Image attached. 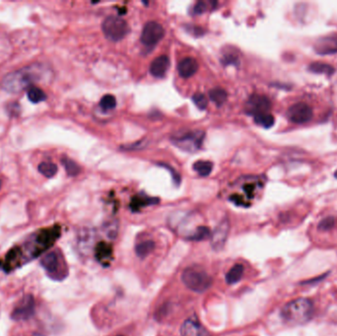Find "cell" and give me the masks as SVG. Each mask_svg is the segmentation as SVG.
Returning <instances> with one entry per match:
<instances>
[{
  "instance_id": "cell-8",
  "label": "cell",
  "mask_w": 337,
  "mask_h": 336,
  "mask_svg": "<svg viewBox=\"0 0 337 336\" xmlns=\"http://www.w3.org/2000/svg\"><path fill=\"white\" fill-rule=\"evenodd\" d=\"M36 312V301L33 295L22 297L16 304L11 313V319L15 322H26L34 317Z\"/></svg>"
},
{
  "instance_id": "cell-7",
  "label": "cell",
  "mask_w": 337,
  "mask_h": 336,
  "mask_svg": "<svg viewBox=\"0 0 337 336\" xmlns=\"http://www.w3.org/2000/svg\"><path fill=\"white\" fill-rule=\"evenodd\" d=\"M205 133L201 130H191L177 133L172 137V143L184 151L196 152L201 148Z\"/></svg>"
},
{
  "instance_id": "cell-30",
  "label": "cell",
  "mask_w": 337,
  "mask_h": 336,
  "mask_svg": "<svg viewBox=\"0 0 337 336\" xmlns=\"http://www.w3.org/2000/svg\"><path fill=\"white\" fill-rule=\"evenodd\" d=\"M193 13L203 14L208 9V4L205 1H198L193 6Z\"/></svg>"
},
{
  "instance_id": "cell-28",
  "label": "cell",
  "mask_w": 337,
  "mask_h": 336,
  "mask_svg": "<svg viewBox=\"0 0 337 336\" xmlns=\"http://www.w3.org/2000/svg\"><path fill=\"white\" fill-rule=\"evenodd\" d=\"M192 101L195 104V106L200 109H205L208 106V100L203 93H196L193 95Z\"/></svg>"
},
{
  "instance_id": "cell-6",
  "label": "cell",
  "mask_w": 337,
  "mask_h": 336,
  "mask_svg": "<svg viewBox=\"0 0 337 336\" xmlns=\"http://www.w3.org/2000/svg\"><path fill=\"white\" fill-rule=\"evenodd\" d=\"M102 29L105 37L111 41L122 40L129 33L126 21L118 16L107 17L102 24Z\"/></svg>"
},
{
  "instance_id": "cell-18",
  "label": "cell",
  "mask_w": 337,
  "mask_h": 336,
  "mask_svg": "<svg viewBox=\"0 0 337 336\" xmlns=\"http://www.w3.org/2000/svg\"><path fill=\"white\" fill-rule=\"evenodd\" d=\"M209 98L217 107H221L226 103L228 94L221 88H214L209 92Z\"/></svg>"
},
{
  "instance_id": "cell-26",
  "label": "cell",
  "mask_w": 337,
  "mask_h": 336,
  "mask_svg": "<svg viewBox=\"0 0 337 336\" xmlns=\"http://www.w3.org/2000/svg\"><path fill=\"white\" fill-rule=\"evenodd\" d=\"M117 106V100L113 95H106L101 99L100 107L104 110H110L116 108Z\"/></svg>"
},
{
  "instance_id": "cell-15",
  "label": "cell",
  "mask_w": 337,
  "mask_h": 336,
  "mask_svg": "<svg viewBox=\"0 0 337 336\" xmlns=\"http://www.w3.org/2000/svg\"><path fill=\"white\" fill-rule=\"evenodd\" d=\"M170 68V59L167 55H161L156 57L150 65V73L157 78L165 76Z\"/></svg>"
},
{
  "instance_id": "cell-11",
  "label": "cell",
  "mask_w": 337,
  "mask_h": 336,
  "mask_svg": "<svg viewBox=\"0 0 337 336\" xmlns=\"http://www.w3.org/2000/svg\"><path fill=\"white\" fill-rule=\"evenodd\" d=\"M271 108V102L269 99L263 95H253L246 102L245 110L249 115L254 116V118L262 115L267 114Z\"/></svg>"
},
{
  "instance_id": "cell-16",
  "label": "cell",
  "mask_w": 337,
  "mask_h": 336,
  "mask_svg": "<svg viewBox=\"0 0 337 336\" xmlns=\"http://www.w3.org/2000/svg\"><path fill=\"white\" fill-rule=\"evenodd\" d=\"M229 231V222L227 220H223L215 229L212 237V245L215 250H220L227 239Z\"/></svg>"
},
{
  "instance_id": "cell-19",
  "label": "cell",
  "mask_w": 337,
  "mask_h": 336,
  "mask_svg": "<svg viewBox=\"0 0 337 336\" xmlns=\"http://www.w3.org/2000/svg\"><path fill=\"white\" fill-rule=\"evenodd\" d=\"M244 267L242 264H236L232 268L230 269L229 272L226 275V281L229 284H235L239 282L241 278L243 277Z\"/></svg>"
},
{
  "instance_id": "cell-4",
  "label": "cell",
  "mask_w": 337,
  "mask_h": 336,
  "mask_svg": "<svg viewBox=\"0 0 337 336\" xmlns=\"http://www.w3.org/2000/svg\"><path fill=\"white\" fill-rule=\"evenodd\" d=\"M40 263L48 276L55 281H61L68 275L66 261L59 250H54L43 255Z\"/></svg>"
},
{
  "instance_id": "cell-9",
  "label": "cell",
  "mask_w": 337,
  "mask_h": 336,
  "mask_svg": "<svg viewBox=\"0 0 337 336\" xmlns=\"http://www.w3.org/2000/svg\"><path fill=\"white\" fill-rule=\"evenodd\" d=\"M165 36V30L161 24L157 22H148L142 30L141 42L146 47H154Z\"/></svg>"
},
{
  "instance_id": "cell-32",
  "label": "cell",
  "mask_w": 337,
  "mask_h": 336,
  "mask_svg": "<svg viewBox=\"0 0 337 336\" xmlns=\"http://www.w3.org/2000/svg\"><path fill=\"white\" fill-rule=\"evenodd\" d=\"M1 187H2V182L0 181V188H1Z\"/></svg>"
},
{
  "instance_id": "cell-1",
  "label": "cell",
  "mask_w": 337,
  "mask_h": 336,
  "mask_svg": "<svg viewBox=\"0 0 337 336\" xmlns=\"http://www.w3.org/2000/svg\"><path fill=\"white\" fill-rule=\"evenodd\" d=\"M46 73L47 69L42 64L35 63L8 73L3 77L0 86L7 93L18 94L34 87L35 83L42 81Z\"/></svg>"
},
{
  "instance_id": "cell-21",
  "label": "cell",
  "mask_w": 337,
  "mask_h": 336,
  "mask_svg": "<svg viewBox=\"0 0 337 336\" xmlns=\"http://www.w3.org/2000/svg\"><path fill=\"white\" fill-rule=\"evenodd\" d=\"M193 170L201 176H207L213 170V163L210 161L195 162L193 164Z\"/></svg>"
},
{
  "instance_id": "cell-13",
  "label": "cell",
  "mask_w": 337,
  "mask_h": 336,
  "mask_svg": "<svg viewBox=\"0 0 337 336\" xmlns=\"http://www.w3.org/2000/svg\"><path fill=\"white\" fill-rule=\"evenodd\" d=\"M314 51L318 54H332L337 53V38L333 36H327L321 38L314 43Z\"/></svg>"
},
{
  "instance_id": "cell-31",
  "label": "cell",
  "mask_w": 337,
  "mask_h": 336,
  "mask_svg": "<svg viewBox=\"0 0 337 336\" xmlns=\"http://www.w3.org/2000/svg\"><path fill=\"white\" fill-rule=\"evenodd\" d=\"M334 224V219L332 217H328V218H325L324 220H323L320 224V229H323V230H327V229H330Z\"/></svg>"
},
{
  "instance_id": "cell-33",
  "label": "cell",
  "mask_w": 337,
  "mask_h": 336,
  "mask_svg": "<svg viewBox=\"0 0 337 336\" xmlns=\"http://www.w3.org/2000/svg\"><path fill=\"white\" fill-rule=\"evenodd\" d=\"M334 175H335V177L337 178V171L335 172V174H334Z\"/></svg>"
},
{
  "instance_id": "cell-2",
  "label": "cell",
  "mask_w": 337,
  "mask_h": 336,
  "mask_svg": "<svg viewBox=\"0 0 337 336\" xmlns=\"http://www.w3.org/2000/svg\"><path fill=\"white\" fill-rule=\"evenodd\" d=\"M60 234L61 228L58 225L41 229L33 234L28 241L22 245H19L24 264L43 255L54 245V242L60 237Z\"/></svg>"
},
{
  "instance_id": "cell-24",
  "label": "cell",
  "mask_w": 337,
  "mask_h": 336,
  "mask_svg": "<svg viewBox=\"0 0 337 336\" xmlns=\"http://www.w3.org/2000/svg\"><path fill=\"white\" fill-rule=\"evenodd\" d=\"M61 163L63 164L64 169L68 172V175H71V176L78 175L80 173V171H81L79 165L77 163H75L73 160L69 159V158H66V157L62 158L61 159Z\"/></svg>"
},
{
  "instance_id": "cell-3",
  "label": "cell",
  "mask_w": 337,
  "mask_h": 336,
  "mask_svg": "<svg viewBox=\"0 0 337 336\" xmlns=\"http://www.w3.org/2000/svg\"><path fill=\"white\" fill-rule=\"evenodd\" d=\"M313 313V305L309 299L299 298L288 303L283 309L281 316L289 324H303L309 322Z\"/></svg>"
},
{
  "instance_id": "cell-20",
  "label": "cell",
  "mask_w": 337,
  "mask_h": 336,
  "mask_svg": "<svg viewBox=\"0 0 337 336\" xmlns=\"http://www.w3.org/2000/svg\"><path fill=\"white\" fill-rule=\"evenodd\" d=\"M309 69L313 73L324 74V75H327V76H330L335 72V69L333 66H331L329 64H326V63H322V62L311 63L309 66Z\"/></svg>"
},
{
  "instance_id": "cell-34",
  "label": "cell",
  "mask_w": 337,
  "mask_h": 336,
  "mask_svg": "<svg viewBox=\"0 0 337 336\" xmlns=\"http://www.w3.org/2000/svg\"><path fill=\"white\" fill-rule=\"evenodd\" d=\"M118 336H123V335H118Z\"/></svg>"
},
{
  "instance_id": "cell-14",
  "label": "cell",
  "mask_w": 337,
  "mask_h": 336,
  "mask_svg": "<svg viewBox=\"0 0 337 336\" xmlns=\"http://www.w3.org/2000/svg\"><path fill=\"white\" fill-rule=\"evenodd\" d=\"M97 260L104 266H108L114 259L113 247L107 242H100L95 251Z\"/></svg>"
},
{
  "instance_id": "cell-29",
  "label": "cell",
  "mask_w": 337,
  "mask_h": 336,
  "mask_svg": "<svg viewBox=\"0 0 337 336\" xmlns=\"http://www.w3.org/2000/svg\"><path fill=\"white\" fill-rule=\"evenodd\" d=\"M154 203V199H151V198H148V197H145V198H139V197H135L133 198V200L131 202V209L132 210H139L141 207L143 206H146V205H149V204H152Z\"/></svg>"
},
{
  "instance_id": "cell-23",
  "label": "cell",
  "mask_w": 337,
  "mask_h": 336,
  "mask_svg": "<svg viewBox=\"0 0 337 336\" xmlns=\"http://www.w3.org/2000/svg\"><path fill=\"white\" fill-rule=\"evenodd\" d=\"M28 99L34 104H38L47 100V95L39 87H32L28 90Z\"/></svg>"
},
{
  "instance_id": "cell-5",
  "label": "cell",
  "mask_w": 337,
  "mask_h": 336,
  "mask_svg": "<svg viewBox=\"0 0 337 336\" xmlns=\"http://www.w3.org/2000/svg\"><path fill=\"white\" fill-rule=\"evenodd\" d=\"M184 284L194 292H203L207 290L211 284L212 278L203 269L197 267H189L182 274Z\"/></svg>"
},
{
  "instance_id": "cell-22",
  "label": "cell",
  "mask_w": 337,
  "mask_h": 336,
  "mask_svg": "<svg viewBox=\"0 0 337 336\" xmlns=\"http://www.w3.org/2000/svg\"><path fill=\"white\" fill-rule=\"evenodd\" d=\"M39 172L48 178L54 177L57 173V166L52 162H41L38 167Z\"/></svg>"
},
{
  "instance_id": "cell-25",
  "label": "cell",
  "mask_w": 337,
  "mask_h": 336,
  "mask_svg": "<svg viewBox=\"0 0 337 336\" xmlns=\"http://www.w3.org/2000/svg\"><path fill=\"white\" fill-rule=\"evenodd\" d=\"M255 121H256V123L262 127L269 128L274 124L275 120L271 114L267 113V114H262V115H258L255 117Z\"/></svg>"
},
{
  "instance_id": "cell-17",
  "label": "cell",
  "mask_w": 337,
  "mask_h": 336,
  "mask_svg": "<svg viewBox=\"0 0 337 336\" xmlns=\"http://www.w3.org/2000/svg\"><path fill=\"white\" fill-rule=\"evenodd\" d=\"M197 70H198V63L194 58L191 57L184 58L183 60L179 61L177 65L178 74L186 79L193 76Z\"/></svg>"
},
{
  "instance_id": "cell-27",
  "label": "cell",
  "mask_w": 337,
  "mask_h": 336,
  "mask_svg": "<svg viewBox=\"0 0 337 336\" xmlns=\"http://www.w3.org/2000/svg\"><path fill=\"white\" fill-rule=\"evenodd\" d=\"M153 247H154V243L151 241L142 242L136 247V254L140 257L147 256L149 253L153 250Z\"/></svg>"
},
{
  "instance_id": "cell-10",
  "label": "cell",
  "mask_w": 337,
  "mask_h": 336,
  "mask_svg": "<svg viewBox=\"0 0 337 336\" xmlns=\"http://www.w3.org/2000/svg\"><path fill=\"white\" fill-rule=\"evenodd\" d=\"M312 108L305 103H297L287 110V118L293 123H306L312 118Z\"/></svg>"
},
{
  "instance_id": "cell-12",
  "label": "cell",
  "mask_w": 337,
  "mask_h": 336,
  "mask_svg": "<svg viewBox=\"0 0 337 336\" xmlns=\"http://www.w3.org/2000/svg\"><path fill=\"white\" fill-rule=\"evenodd\" d=\"M183 336H212L195 318H190L182 325Z\"/></svg>"
}]
</instances>
